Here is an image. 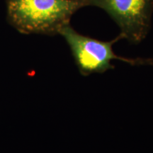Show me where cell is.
I'll return each instance as SVG.
<instances>
[{
  "label": "cell",
  "mask_w": 153,
  "mask_h": 153,
  "mask_svg": "<svg viewBox=\"0 0 153 153\" xmlns=\"http://www.w3.org/2000/svg\"><path fill=\"white\" fill-rule=\"evenodd\" d=\"M89 6L106 11L131 43L143 41L150 29L153 0H89Z\"/></svg>",
  "instance_id": "cell-3"
},
{
  "label": "cell",
  "mask_w": 153,
  "mask_h": 153,
  "mask_svg": "<svg viewBox=\"0 0 153 153\" xmlns=\"http://www.w3.org/2000/svg\"><path fill=\"white\" fill-rule=\"evenodd\" d=\"M7 21L24 34L55 36L89 0H6Z\"/></svg>",
  "instance_id": "cell-1"
},
{
  "label": "cell",
  "mask_w": 153,
  "mask_h": 153,
  "mask_svg": "<svg viewBox=\"0 0 153 153\" xmlns=\"http://www.w3.org/2000/svg\"><path fill=\"white\" fill-rule=\"evenodd\" d=\"M59 35L64 38L70 47L76 65L82 76L104 73L113 70L115 67L111 61L114 60H122L131 65H153V58L132 59L116 55L113 51V45L123 39L120 34L112 41H99L82 35L69 24L61 30Z\"/></svg>",
  "instance_id": "cell-2"
}]
</instances>
